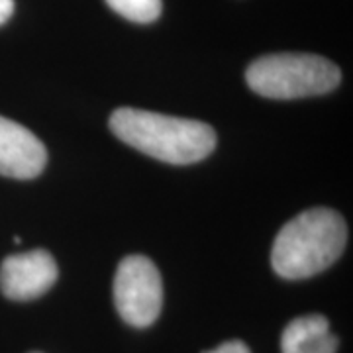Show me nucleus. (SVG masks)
Wrapping results in <instances>:
<instances>
[{
	"label": "nucleus",
	"mask_w": 353,
	"mask_h": 353,
	"mask_svg": "<svg viewBox=\"0 0 353 353\" xmlns=\"http://www.w3.org/2000/svg\"><path fill=\"white\" fill-rule=\"evenodd\" d=\"M110 130L124 143L159 161L190 165L214 152V128L189 118L118 108L110 116Z\"/></svg>",
	"instance_id": "f257e3e1"
},
{
	"label": "nucleus",
	"mask_w": 353,
	"mask_h": 353,
	"mask_svg": "<svg viewBox=\"0 0 353 353\" xmlns=\"http://www.w3.org/2000/svg\"><path fill=\"white\" fill-rule=\"evenodd\" d=\"M345 241L347 226L336 210L310 208L281 228L273 243L271 265L283 279L314 277L340 259Z\"/></svg>",
	"instance_id": "f03ea898"
},
{
	"label": "nucleus",
	"mask_w": 353,
	"mask_h": 353,
	"mask_svg": "<svg viewBox=\"0 0 353 353\" xmlns=\"http://www.w3.org/2000/svg\"><path fill=\"white\" fill-rule=\"evenodd\" d=\"M340 67L312 53H273L255 59L245 81L265 99L290 101L326 94L340 85Z\"/></svg>",
	"instance_id": "7ed1b4c3"
},
{
	"label": "nucleus",
	"mask_w": 353,
	"mask_h": 353,
	"mask_svg": "<svg viewBox=\"0 0 353 353\" xmlns=\"http://www.w3.org/2000/svg\"><path fill=\"white\" fill-rule=\"evenodd\" d=\"M114 303L122 320L134 328H148L159 318L163 283L152 259L128 255L120 261L114 277Z\"/></svg>",
	"instance_id": "20e7f679"
},
{
	"label": "nucleus",
	"mask_w": 353,
	"mask_h": 353,
	"mask_svg": "<svg viewBox=\"0 0 353 353\" xmlns=\"http://www.w3.org/2000/svg\"><path fill=\"white\" fill-rule=\"evenodd\" d=\"M57 263L46 250L18 253L0 265V290L10 301H32L46 294L57 281Z\"/></svg>",
	"instance_id": "39448f33"
},
{
	"label": "nucleus",
	"mask_w": 353,
	"mask_h": 353,
	"mask_svg": "<svg viewBox=\"0 0 353 353\" xmlns=\"http://www.w3.org/2000/svg\"><path fill=\"white\" fill-rule=\"evenodd\" d=\"M48 163V150L28 128L0 116V175L36 179Z\"/></svg>",
	"instance_id": "423d86ee"
},
{
	"label": "nucleus",
	"mask_w": 353,
	"mask_h": 353,
	"mask_svg": "<svg viewBox=\"0 0 353 353\" xmlns=\"http://www.w3.org/2000/svg\"><path fill=\"white\" fill-rule=\"evenodd\" d=\"M340 341L330 332L326 316L308 314L294 318L281 336L283 353H336Z\"/></svg>",
	"instance_id": "0eeeda50"
},
{
	"label": "nucleus",
	"mask_w": 353,
	"mask_h": 353,
	"mask_svg": "<svg viewBox=\"0 0 353 353\" xmlns=\"http://www.w3.org/2000/svg\"><path fill=\"white\" fill-rule=\"evenodd\" d=\"M114 12L136 24H150L161 16V0H106Z\"/></svg>",
	"instance_id": "6e6552de"
},
{
	"label": "nucleus",
	"mask_w": 353,
	"mask_h": 353,
	"mask_svg": "<svg viewBox=\"0 0 353 353\" xmlns=\"http://www.w3.org/2000/svg\"><path fill=\"white\" fill-rule=\"evenodd\" d=\"M204 353H252L250 352V347L240 340H230L224 341V343H220L216 350L212 352H204Z\"/></svg>",
	"instance_id": "1a4fd4ad"
},
{
	"label": "nucleus",
	"mask_w": 353,
	"mask_h": 353,
	"mask_svg": "<svg viewBox=\"0 0 353 353\" xmlns=\"http://www.w3.org/2000/svg\"><path fill=\"white\" fill-rule=\"evenodd\" d=\"M14 14V0H0V26L6 24Z\"/></svg>",
	"instance_id": "9d476101"
}]
</instances>
